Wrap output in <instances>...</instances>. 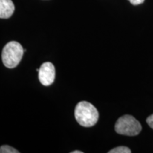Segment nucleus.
<instances>
[{"instance_id":"nucleus-6","label":"nucleus","mask_w":153,"mask_h":153,"mask_svg":"<svg viewBox=\"0 0 153 153\" xmlns=\"http://www.w3.org/2000/svg\"><path fill=\"white\" fill-rule=\"evenodd\" d=\"M131 150L130 148L126 146H119L117 148L112 149L111 150L108 151V153H131Z\"/></svg>"},{"instance_id":"nucleus-10","label":"nucleus","mask_w":153,"mask_h":153,"mask_svg":"<svg viewBox=\"0 0 153 153\" xmlns=\"http://www.w3.org/2000/svg\"><path fill=\"white\" fill-rule=\"evenodd\" d=\"M83 152H82V151H78V150H76V151H72V153H82Z\"/></svg>"},{"instance_id":"nucleus-7","label":"nucleus","mask_w":153,"mask_h":153,"mask_svg":"<svg viewBox=\"0 0 153 153\" xmlns=\"http://www.w3.org/2000/svg\"><path fill=\"white\" fill-rule=\"evenodd\" d=\"M19 152L9 145H2L0 147V153H19Z\"/></svg>"},{"instance_id":"nucleus-3","label":"nucleus","mask_w":153,"mask_h":153,"mask_svg":"<svg viewBox=\"0 0 153 153\" xmlns=\"http://www.w3.org/2000/svg\"><path fill=\"white\" fill-rule=\"evenodd\" d=\"M115 131L120 135L135 136L142 131L140 122L131 115H124L120 117L115 125Z\"/></svg>"},{"instance_id":"nucleus-9","label":"nucleus","mask_w":153,"mask_h":153,"mask_svg":"<svg viewBox=\"0 0 153 153\" xmlns=\"http://www.w3.org/2000/svg\"><path fill=\"white\" fill-rule=\"evenodd\" d=\"M133 5H139L144 2L145 0H128Z\"/></svg>"},{"instance_id":"nucleus-8","label":"nucleus","mask_w":153,"mask_h":153,"mask_svg":"<svg viewBox=\"0 0 153 153\" xmlns=\"http://www.w3.org/2000/svg\"><path fill=\"white\" fill-rule=\"evenodd\" d=\"M146 121L151 128L153 129V114L150 115V116H148V117L147 118Z\"/></svg>"},{"instance_id":"nucleus-4","label":"nucleus","mask_w":153,"mask_h":153,"mask_svg":"<svg viewBox=\"0 0 153 153\" xmlns=\"http://www.w3.org/2000/svg\"><path fill=\"white\" fill-rule=\"evenodd\" d=\"M55 69L53 63L50 62L42 64L38 71V79L43 86L51 85L55 81Z\"/></svg>"},{"instance_id":"nucleus-2","label":"nucleus","mask_w":153,"mask_h":153,"mask_svg":"<svg viewBox=\"0 0 153 153\" xmlns=\"http://www.w3.org/2000/svg\"><path fill=\"white\" fill-rule=\"evenodd\" d=\"M24 50L16 41L9 42L4 47L1 53L3 64L8 68H14L22 60Z\"/></svg>"},{"instance_id":"nucleus-5","label":"nucleus","mask_w":153,"mask_h":153,"mask_svg":"<svg viewBox=\"0 0 153 153\" xmlns=\"http://www.w3.org/2000/svg\"><path fill=\"white\" fill-rule=\"evenodd\" d=\"M14 10V4L11 0H0V19H9Z\"/></svg>"},{"instance_id":"nucleus-1","label":"nucleus","mask_w":153,"mask_h":153,"mask_svg":"<svg viewBox=\"0 0 153 153\" xmlns=\"http://www.w3.org/2000/svg\"><path fill=\"white\" fill-rule=\"evenodd\" d=\"M76 120L83 127H91L97 123L99 112L96 107L90 103L83 101L76 104L74 109Z\"/></svg>"}]
</instances>
